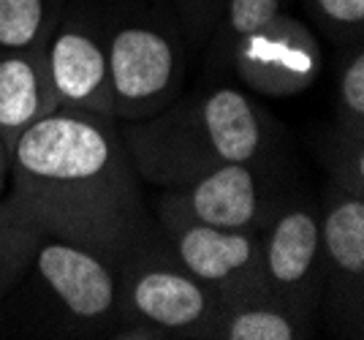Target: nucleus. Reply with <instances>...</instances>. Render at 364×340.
I'll list each match as a JSON object with an SVG mask.
<instances>
[{"instance_id":"nucleus-1","label":"nucleus","mask_w":364,"mask_h":340,"mask_svg":"<svg viewBox=\"0 0 364 340\" xmlns=\"http://www.w3.org/2000/svg\"><path fill=\"white\" fill-rule=\"evenodd\" d=\"M14 193L49 237L104 250L114 262L155 218L114 117L55 109L11 147Z\"/></svg>"},{"instance_id":"nucleus-2","label":"nucleus","mask_w":364,"mask_h":340,"mask_svg":"<svg viewBox=\"0 0 364 340\" xmlns=\"http://www.w3.org/2000/svg\"><path fill=\"white\" fill-rule=\"evenodd\" d=\"M141 183L177 188L223 164L269 161L283 142L272 115L237 87L177 95L139 123H117Z\"/></svg>"},{"instance_id":"nucleus-3","label":"nucleus","mask_w":364,"mask_h":340,"mask_svg":"<svg viewBox=\"0 0 364 340\" xmlns=\"http://www.w3.org/2000/svg\"><path fill=\"white\" fill-rule=\"evenodd\" d=\"M114 322L117 262L60 237H44L0 302V332L22 338H109Z\"/></svg>"},{"instance_id":"nucleus-4","label":"nucleus","mask_w":364,"mask_h":340,"mask_svg":"<svg viewBox=\"0 0 364 340\" xmlns=\"http://www.w3.org/2000/svg\"><path fill=\"white\" fill-rule=\"evenodd\" d=\"M220 305L223 299L171 256L158 223L117 259V322H144L168 340H207Z\"/></svg>"},{"instance_id":"nucleus-5","label":"nucleus","mask_w":364,"mask_h":340,"mask_svg":"<svg viewBox=\"0 0 364 340\" xmlns=\"http://www.w3.org/2000/svg\"><path fill=\"white\" fill-rule=\"evenodd\" d=\"M112 117L139 123L166 109L182 93L185 44L164 16L128 14L107 25Z\"/></svg>"},{"instance_id":"nucleus-6","label":"nucleus","mask_w":364,"mask_h":340,"mask_svg":"<svg viewBox=\"0 0 364 340\" xmlns=\"http://www.w3.org/2000/svg\"><path fill=\"white\" fill-rule=\"evenodd\" d=\"M269 161L223 164L198 174L196 180L177 188H164L155 204V216H174L198 221L220 229L264 232L277 207L289 199Z\"/></svg>"},{"instance_id":"nucleus-7","label":"nucleus","mask_w":364,"mask_h":340,"mask_svg":"<svg viewBox=\"0 0 364 340\" xmlns=\"http://www.w3.org/2000/svg\"><path fill=\"white\" fill-rule=\"evenodd\" d=\"M318 199L289 193L261 232L264 294L316 326L321 313Z\"/></svg>"},{"instance_id":"nucleus-8","label":"nucleus","mask_w":364,"mask_h":340,"mask_svg":"<svg viewBox=\"0 0 364 340\" xmlns=\"http://www.w3.org/2000/svg\"><path fill=\"white\" fill-rule=\"evenodd\" d=\"M318 213L321 313L334 335L364 338V196L326 183Z\"/></svg>"},{"instance_id":"nucleus-9","label":"nucleus","mask_w":364,"mask_h":340,"mask_svg":"<svg viewBox=\"0 0 364 340\" xmlns=\"http://www.w3.org/2000/svg\"><path fill=\"white\" fill-rule=\"evenodd\" d=\"M171 256L223 302L267 297L261 286V232L220 229L198 221L155 216Z\"/></svg>"},{"instance_id":"nucleus-10","label":"nucleus","mask_w":364,"mask_h":340,"mask_svg":"<svg viewBox=\"0 0 364 340\" xmlns=\"http://www.w3.org/2000/svg\"><path fill=\"white\" fill-rule=\"evenodd\" d=\"M226 65L253 93L291 98L321 77L326 58L316 31L291 11L240 38L226 52Z\"/></svg>"},{"instance_id":"nucleus-11","label":"nucleus","mask_w":364,"mask_h":340,"mask_svg":"<svg viewBox=\"0 0 364 340\" xmlns=\"http://www.w3.org/2000/svg\"><path fill=\"white\" fill-rule=\"evenodd\" d=\"M46 74L60 109L112 117L107 28L85 9L63 11L44 47Z\"/></svg>"},{"instance_id":"nucleus-12","label":"nucleus","mask_w":364,"mask_h":340,"mask_svg":"<svg viewBox=\"0 0 364 340\" xmlns=\"http://www.w3.org/2000/svg\"><path fill=\"white\" fill-rule=\"evenodd\" d=\"M55 109L60 107L46 74L44 49H0V134L9 147H14L22 131Z\"/></svg>"},{"instance_id":"nucleus-13","label":"nucleus","mask_w":364,"mask_h":340,"mask_svg":"<svg viewBox=\"0 0 364 340\" xmlns=\"http://www.w3.org/2000/svg\"><path fill=\"white\" fill-rule=\"evenodd\" d=\"M316 326L269 297L228 299L220 305L207 340H307Z\"/></svg>"},{"instance_id":"nucleus-14","label":"nucleus","mask_w":364,"mask_h":340,"mask_svg":"<svg viewBox=\"0 0 364 340\" xmlns=\"http://www.w3.org/2000/svg\"><path fill=\"white\" fill-rule=\"evenodd\" d=\"M44 237L49 234L36 216L6 191V196H0V302L28 272Z\"/></svg>"},{"instance_id":"nucleus-15","label":"nucleus","mask_w":364,"mask_h":340,"mask_svg":"<svg viewBox=\"0 0 364 340\" xmlns=\"http://www.w3.org/2000/svg\"><path fill=\"white\" fill-rule=\"evenodd\" d=\"M63 11L65 0H0V49H44Z\"/></svg>"},{"instance_id":"nucleus-16","label":"nucleus","mask_w":364,"mask_h":340,"mask_svg":"<svg viewBox=\"0 0 364 340\" xmlns=\"http://www.w3.org/2000/svg\"><path fill=\"white\" fill-rule=\"evenodd\" d=\"M291 0H226L220 19L210 36V55L218 63L226 60V52L247 33L269 25L274 16L286 14Z\"/></svg>"},{"instance_id":"nucleus-17","label":"nucleus","mask_w":364,"mask_h":340,"mask_svg":"<svg viewBox=\"0 0 364 340\" xmlns=\"http://www.w3.org/2000/svg\"><path fill=\"white\" fill-rule=\"evenodd\" d=\"M321 164L329 183L364 196V134H348L334 125L321 139Z\"/></svg>"},{"instance_id":"nucleus-18","label":"nucleus","mask_w":364,"mask_h":340,"mask_svg":"<svg viewBox=\"0 0 364 340\" xmlns=\"http://www.w3.org/2000/svg\"><path fill=\"white\" fill-rule=\"evenodd\" d=\"M337 120L334 125L348 134H364V49L353 44L346 49V58L337 77Z\"/></svg>"},{"instance_id":"nucleus-19","label":"nucleus","mask_w":364,"mask_h":340,"mask_svg":"<svg viewBox=\"0 0 364 340\" xmlns=\"http://www.w3.org/2000/svg\"><path fill=\"white\" fill-rule=\"evenodd\" d=\"M313 22L337 47L348 49L364 38V0H307Z\"/></svg>"},{"instance_id":"nucleus-20","label":"nucleus","mask_w":364,"mask_h":340,"mask_svg":"<svg viewBox=\"0 0 364 340\" xmlns=\"http://www.w3.org/2000/svg\"><path fill=\"white\" fill-rule=\"evenodd\" d=\"M223 6L226 0H174L182 36L196 47H207Z\"/></svg>"},{"instance_id":"nucleus-21","label":"nucleus","mask_w":364,"mask_h":340,"mask_svg":"<svg viewBox=\"0 0 364 340\" xmlns=\"http://www.w3.org/2000/svg\"><path fill=\"white\" fill-rule=\"evenodd\" d=\"M9 180H11V147L0 134V196H6Z\"/></svg>"}]
</instances>
